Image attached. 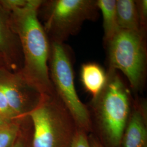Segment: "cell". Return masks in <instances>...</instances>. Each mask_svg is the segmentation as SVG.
<instances>
[{
	"instance_id": "6da1fadb",
	"label": "cell",
	"mask_w": 147,
	"mask_h": 147,
	"mask_svg": "<svg viewBox=\"0 0 147 147\" xmlns=\"http://www.w3.org/2000/svg\"><path fill=\"white\" fill-rule=\"evenodd\" d=\"M43 1L27 0L10 11L11 26L21 44L24 66L20 73L28 84L42 95L54 91L49 75L50 44L38 18Z\"/></svg>"
},
{
	"instance_id": "7a4b0ae2",
	"label": "cell",
	"mask_w": 147,
	"mask_h": 147,
	"mask_svg": "<svg viewBox=\"0 0 147 147\" xmlns=\"http://www.w3.org/2000/svg\"><path fill=\"white\" fill-rule=\"evenodd\" d=\"M107 75L105 86L93 98L92 109L109 141L117 146L121 143L130 115L131 94L118 71L108 70Z\"/></svg>"
},
{
	"instance_id": "3957f363",
	"label": "cell",
	"mask_w": 147,
	"mask_h": 147,
	"mask_svg": "<svg viewBox=\"0 0 147 147\" xmlns=\"http://www.w3.org/2000/svg\"><path fill=\"white\" fill-rule=\"evenodd\" d=\"M106 45L108 70H120L132 89L141 91L147 76V33L119 30Z\"/></svg>"
},
{
	"instance_id": "277c9868",
	"label": "cell",
	"mask_w": 147,
	"mask_h": 147,
	"mask_svg": "<svg viewBox=\"0 0 147 147\" xmlns=\"http://www.w3.org/2000/svg\"><path fill=\"white\" fill-rule=\"evenodd\" d=\"M49 63L50 78L56 94L74 123L82 129H88L91 124L89 110L76 92L71 58L64 43L51 42Z\"/></svg>"
},
{
	"instance_id": "5b68a950",
	"label": "cell",
	"mask_w": 147,
	"mask_h": 147,
	"mask_svg": "<svg viewBox=\"0 0 147 147\" xmlns=\"http://www.w3.org/2000/svg\"><path fill=\"white\" fill-rule=\"evenodd\" d=\"M46 21L44 27L52 42L64 43L79 32L85 21L99 17L96 0H53L44 1Z\"/></svg>"
},
{
	"instance_id": "8992f818",
	"label": "cell",
	"mask_w": 147,
	"mask_h": 147,
	"mask_svg": "<svg viewBox=\"0 0 147 147\" xmlns=\"http://www.w3.org/2000/svg\"><path fill=\"white\" fill-rule=\"evenodd\" d=\"M26 116L31 118L34 126L33 147H59L60 134L74 121L55 90L42 95L39 103Z\"/></svg>"
},
{
	"instance_id": "52a82bcc",
	"label": "cell",
	"mask_w": 147,
	"mask_h": 147,
	"mask_svg": "<svg viewBox=\"0 0 147 147\" xmlns=\"http://www.w3.org/2000/svg\"><path fill=\"white\" fill-rule=\"evenodd\" d=\"M0 89L16 118L26 116L33 109L31 107L32 95L39 93L20 73L13 74L3 68L0 69Z\"/></svg>"
},
{
	"instance_id": "ba28073f",
	"label": "cell",
	"mask_w": 147,
	"mask_h": 147,
	"mask_svg": "<svg viewBox=\"0 0 147 147\" xmlns=\"http://www.w3.org/2000/svg\"><path fill=\"white\" fill-rule=\"evenodd\" d=\"M123 147H147L145 112L140 106L130 115L122 137Z\"/></svg>"
},
{
	"instance_id": "9c48e42d",
	"label": "cell",
	"mask_w": 147,
	"mask_h": 147,
	"mask_svg": "<svg viewBox=\"0 0 147 147\" xmlns=\"http://www.w3.org/2000/svg\"><path fill=\"white\" fill-rule=\"evenodd\" d=\"M80 78L84 89L94 98L105 86L107 75V72L98 64L88 62L82 65Z\"/></svg>"
},
{
	"instance_id": "30bf717a",
	"label": "cell",
	"mask_w": 147,
	"mask_h": 147,
	"mask_svg": "<svg viewBox=\"0 0 147 147\" xmlns=\"http://www.w3.org/2000/svg\"><path fill=\"white\" fill-rule=\"evenodd\" d=\"M116 16L119 30L141 31L135 1L117 0Z\"/></svg>"
},
{
	"instance_id": "8fae6325",
	"label": "cell",
	"mask_w": 147,
	"mask_h": 147,
	"mask_svg": "<svg viewBox=\"0 0 147 147\" xmlns=\"http://www.w3.org/2000/svg\"><path fill=\"white\" fill-rule=\"evenodd\" d=\"M16 37L11 26L10 12L0 3V55L5 61L16 48Z\"/></svg>"
},
{
	"instance_id": "7c38bea8",
	"label": "cell",
	"mask_w": 147,
	"mask_h": 147,
	"mask_svg": "<svg viewBox=\"0 0 147 147\" xmlns=\"http://www.w3.org/2000/svg\"><path fill=\"white\" fill-rule=\"evenodd\" d=\"M96 5L103 18L104 39L107 43L119 30L116 16V0H96Z\"/></svg>"
},
{
	"instance_id": "4fadbf2b",
	"label": "cell",
	"mask_w": 147,
	"mask_h": 147,
	"mask_svg": "<svg viewBox=\"0 0 147 147\" xmlns=\"http://www.w3.org/2000/svg\"><path fill=\"white\" fill-rule=\"evenodd\" d=\"M19 131L18 124L11 121L0 128V147H11Z\"/></svg>"
},
{
	"instance_id": "5bb4252c",
	"label": "cell",
	"mask_w": 147,
	"mask_h": 147,
	"mask_svg": "<svg viewBox=\"0 0 147 147\" xmlns=\"http://www.w3.org/2000/svg\"><path fill=\"white\" fill-rule=\"evenodd\" d=\"M138 15L141 31L147 33V1H135Z\"/></svg>"
},
{
	"instance_id": "9a60e30c",
	"label": "cell",
	"mask_w": 147,
	"mask_h": 147,
	"mask_svg": "<svg viewBox=\"0 0 147 147\" xmlns=\"http://www.w3.org/2000/svg\"><path fill=\"white\" fill-rule=\"evenodd\" d=\"M0 116L5 120L11 121L16 119V116L12 112L8 105L5 96L0 89Z\"/></svg>"
},
{
	"instance_id": "2e32d148",
	"label": "cell",
	"mask_w": 147,
	"mask_h": 147,
	"mask_svg": "<svg viewBox=\"0 0 147 147\" xmlns=\"http://www.w3.org/2000/svg\"><path fill=\"white\" fill-rule=\"evenodd\" d=\"M71 147H91L90 143L82 130L76 132L71 142Z\"/></svg>"
},
{
	"instance_id": "e0dca14e",
	"label": "cell",
	"mask_w": 147,
	"mask_h": 147,
	"mask_svg": "<svg viewBox=\"0 0 147 147\" xmlns=\"http://www.w3.org/2000/svg\"><path fill=\"white\" fill-rule=\"evenodd\" d=\"M27 0H3L0 1V3L7 11H11L13 9L25 5Z\"/></svg>"
},
{
	"instance_id": "ac0fdd59",
	"label": "cell",
	"mask_w": 147,
	"mask_h": 147,
	"mask_svg": "<svg viewBox=\"0 0 147 147\" xmlns=\"http://www.w3.org/2000/svg\"><path fill=\"white\" fill-rule=\"evenodd\" d=\"M90 144L91 147H103L99 142L95 140H92V141L90 143Z\"/></svg>"
},
{
	"instance_id": "d6986e66",
	"label": "cell",
	"mask_w": 147,
	"mask_h": 147,
	"mask_svg": "<svg viewBox=\"0 0 147 147\" xmlns=\"http://www.w3.org/2000/svg\"><path fill=\"white\" fill-rule=\"evenodd\" d=\"M9 122H11V121H9L5 120V118H3L2 117L0 116V128L1 127L5 125V124H7V123H8Z\"/></svg>"
},
{
	"instance_id": "ffe728a7",
	"label": "cell",
	"mask_w": 147,
	"mask_h": 147,
	"mask_svg": "<svg viewBox=\"0 0 147 147\" xmlns=\"http://www.w3.org/2000/svg\"><path fill=\"white\" fill-rule=\"evenodd\" d=\"M11 147H24L22 143L20 141L16 142Z\"/></svg>"
},
{
	"instance_id": "44dd1931",
	"label": "cell",
	"mask_w": 147,
	"mask_h": 147,
	"mask_svg": "<svg viewBox=\"0 0 147 147\" xmlns=\"http://www.w3.org/2000/svg\"><path fill=\"white\" fill-rule=\"evenodd\" d=\"M3 61L5 62V59L3 58V57L0 55V69L2 68V63Z\"/></svg>"
}]
</instances>
